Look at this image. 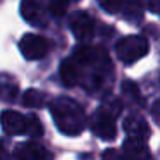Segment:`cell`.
Returning <instances> with one entry per match:
<instances>
[{
  "label": "cell",
  "instance_id": "cell-1",
  "mask_svg": "<svg viewBox=\"0 0 160 160\" xmlns=\"http://www.w3.org/2000/svg\"><path fill=\"white\" fill-rule=\"evenodd\" d=\"M71 59L78 67V78H79L78 84L88 90H100L114 76V67H112L110 59L107 52L100 47H78L76 52L71 55Z\"/></svg>",
  "mask_w": 160,
  "mask_h": 160
},
{
  "label": "cell",
  "instance_id": "cell-2",
  "mask_svg": "<svg viewBox=\"0 0 160 160\" xmlns=\"http://www.w3.org/2000/svg\"><path fill=\"white\" fill-rule=\"evenodd\" d=\"M50 112L57 129L66 136H79L86 126V115L83 107L72 98H55L50 105Z\"/></svg>",
  "mask_w": 160,
  "mask_h": 160
},
{
  "label": "cell",
  "instance_id": "cell-3",
  "mask_svg": "<svg viewBox=\"0 0 160 160\" xmlns=\"http://www.w3.org/2000/svg\"><path fill=\"white\" fill-rule=\"evenodd\" d=\"M148 40L141 35H129L115 43V55L124 64H132L148 53Z\"/></svg>",
  "mask_w": 160,
  "mask_h": 160
},
{
  "label": "cell",
  "instance_id": "cell-4",
  "mask_svg": "<svg viewBox=\"0 0 160 160\" xmlns=\"http://www.w3.org/2000/svg\"><path fill=\"white\" fill-rule=\"evenodd\" d=\"M90 128L97 138L103 139V141H112L117 136V126H115V117L107 114L105 110L98 108L90 121Z\"/></svg>",
  "mask_w": 160,
  "mask_h": 160
},
{
  "label": "cell",
  "instance_id": "cell-5",
  "mask_svg": "<svg viewBox=\"0 0 160 160\" xmlns=\"http://www.w3.org/2000/svg\"><path fill=\"white\" fill-rule=\"evenodd\" d=\"M50 43L40 35H24L19 42V50H21L22 57L28 60H40L48 53Z\"/></svg>",
  "mask_w": 160,
  "mask_h": 160
},
{
  "label": "cell",
  "instance_id": "cell-6",
  "mask_svg": "<svg viewBox=\"0 0 160 160\" xmlns=\"http://www.w3.org/2000/svg\"><path fill=\"white\" fill-rule=\"evenodd\" d=\"M48 9L43 0H21V16L35 26H45L48 21Z\"/></svg>",
  "mask_w": 160,
  "mask_h": 160
},
{
  "label": "cell",
  "instance_id": "cell-7",
  "mask_svg": "<svg viewBox=\"0 0 160 160\" xmlns=\"http://www.w3.org/2000/svg\"><path fill=\"white\" fill-rule=\"evenodd\" d=\"M0 126L7 134L19 136V134H28V126L29 121L22 114L16 110H4L0 114Z\"/></svg>",
  "mask_w": 160,
  "mask_h": 160
},
{
  "label": "cell",
  "instance_id": "cell-8",
  "mask_svg": "<svg viewBox=\"0 0 160 160\" xmlns=\"http://www.w3.org/2000/svg\"><path fill=\"white\" fill-rule=\"evenodd\" d=\"M14 158L16 160H53V155L50 150H47L40 143L26 141L16 146Z\"/></svg>",
  "mask_w": 160,
  "mask_h": 160
},
{
  "label": "cell",
  "instance_id": "cell-9",
  "mask_svg": "<svg viewBox=\"0 0 160 160\" xmlns=\"http://www.w3.org/2000/svg\"><path fill=\"white\" fill-rule=\"evenodd\" d=\"M69 28L72 31V35L76 36L78 40H88L93 36L95 33V21L90 14L86 12H74L69 19Z\"/></svg>",
  "mask_w": 160,
  "mask_h": 160
},
{
  "label": "cell",
  "instance_id": "cell-10",
  "mask_svg": "<svg viewBox=\"0 0 160 160\" xmlns=\"http://www.w3.org/2000/svg\"><path fill=\"white\" fill-rule=\"evenodd\" d=\"M124 150V158L126 160H148L150 158V150L146 146V141L138 138H128L122 143Z\"/></svg>",
  "mask_w": 160,
  "mask_h": 160
},
{
  "label": "cell",
  "instance_id": "cell-11",
  "mask_svg": "<svg viewBox=\"0 0 160 160\" xmlns=\"http://www.w3.org/2000/svg\"><path fill=\"white\" fill-rule=\"evenodd\" d=\"M124 129L128 132V138H138V139H146L150 138V126L146 124L145 119L136 117V115H131L124 121Z\"/></svg>",
  "mask_w": 160,
  "mask_h": 160
},
{
  "label": "cell",
  "instance_id": "cell-12",
  "mask_svg": "<svg viewBox=\"0 0 160 160\" xmlns=\"http://www.w3.org/2000/svg\"><path fill=\"white\" fill-rule=\"evenodd\" d=\"M60 78H62V83L66 86H76L78 81H79V78H78V67L71 57L64 59V62L60 64Z\"/></svg>",
  "mask_w": 160,
  "mask_h": 160
},
{
  "label": "cell",
  "instance_id": "cell-13",
  "mask_svg": "<svg viewBox=\"0 0 160 160\" xmlns=\"http://www.w3.org/2000/svg\"><path fill=\"white\" fill-rule=\"evenodd\" d=\"M22 103H24V107H35V108L45 107V103H47V95L42 93L40 90L29 88V90L24 91V95H22Z\"/></svg>",
  "mask_w": 160,
  "mask_h": 160
},
{
  "label": "cell",
  "instance_id": "cell-14",
  "mask_svg": "<svg viewBox=\"0 0 160 160\" xmlns=\"http://www.w3.org/2000/svg\"><path fill=\"white\" fill-rule=\"evenodd\" d=\"M18 95V83L11 76H0V100H14Z\"/></svg>",
  "mask_w": 160,
  "mask_h": 160
},
{
  "label": "cell",
  "instance_id": "cell-15",
  "mask_svg": "<svg viewBox=\"0 0 160 160\" xmlns=\"http://www.w3.org/2000/svg\"><path fill=\"white\" fill-rule=\"evenodd\" d=\"M124 18L129 19V21H138V19L143 18L141 0H128L126 11H124Z\"/></svg>",
  "mask_w": 160,
  "mask_h": 160
},
{
  "label": "cell",
  "instance_id": "cell-16",
  "mask_svg": "<svg viewBox=\"0 0 160 160\" xmlns=\"http://www.w3.org/2000/svg\"><path fill=\"white\" fill-rule=\"evenodd\" d=\"M122 91H124V95L129 98V100H134V102H138V103H143V98H141V95H139L138 86H136L132 81H124V83H122Z\"/></svg>",
  "mask_w": 160,
  "mask_h": 160
},
{
  "label": "cell",
  "instance_id": "cell-17",
  "mask_svg": "<svg viewBox=\"0 0 160 160\" xmlns=\"http://www.w3.org/2000/svg\"><path fill=\"white\" fill-rule=\"evenodd\" d=\"M71 2H76V0H48V11L55 16H62L66 14Z\"/></svg>",
  "mask_w": 160,
  "mask_h": 160
},
{
  "label": "cell",
  "instance_id": "cell-18",
  "mask_svg": "<svg viewBox=\"0 0 160 160\" xmlns=\"http://www.w3.org/2000/svg\"><path fill=\"white\" fill-rule=\"evenodd\" d=\"M100 7L103 9L108 14H115V12H121L124 7V0H97Z\"/></svg>",
  "mask_w": 160,
  "mask_h": 160
},
{
  "label": "cell",
  "instance_id": "cell-19",
  "mask_svg": "<svg viewBox=\"0 0 160 160\" xmlns=\"http://www.w3.org/2000/svg\"><path fill=\"white\" fill-rule=\"evenodd\" d=\"M102 110H105L107 114H110L112 117H117V115L122 112V103H121V100H117V98H110V100L103 102Z\"/></svg>",
  "mask_w": 160,
  "mask_h": 160
},
{
  "label": "cell",
  "instance_id": "cell-20",
  "mask_svg": "<svg viewBox=\"0 0 160 160\" xmlns=\"http://www.w3.org/2000/svg\"><path fill=\"white\" fill-rule=\"evenodd\" d=\"M29 121V126H28V134L29 136H35V138H40L43 132V128H42V122L38 121L36 115H29L28 117Z\"/></svg>",
  "mask_w": 160,
  "mask_h": 160
},
{
  "label": "cell",
  "instance_id": "cell-21",
  "mask_svg": "<svg viewBox=\"0 0 160 160\" xmlns=\"http://www.w3.org/2000/svg\"><path fill=\"white\" fill-rule=\"evenodd\" d=\"M102 160H126V158L117 150H105L103 155H102Z\"/></svg>",
  "mask_w": 160,
  "mask_h": 160
},
{
  "label": "cell",
  "instance_id": "cell-22",
  "mask_svg": "<svg viewBox=\"0 0 160 160\" xmlns=\"http://www.w3.org/2000/svg\"><path fill=\"white\" fill-rule=\"evenodd\" d=\"M0 160H9V152L2 141H0Z\"/></svg>",
  "mask_w": 160,
  "mask_h": 160
},
{
  "label": "cell",
  "instance_id": "cell-23",
  "mask_svg": "<svg viewBox=\"0 0 160 160\" xmlns=\"http://www.w3.org/2000/svg\"><path fill=\"white\" fill-rule=\"evenodd\" d=\"M153 117H155L157 119V121H158L160 122V100L158 102H155V105H153Z\"/></svg>",
  "mask_w": 160,
  "mask_h": 160
},
{
  "label": "cell",
  "instance_id": "cell-24",
  "mask_svg": "<svg viewBox=\"0 0 160 160\" xmlns=\"http://www.w3.org/2000/svg\"><path fill=\"white\" fill-rule=\"evenodd\" d=\"M158 14H160V12H158Z\"/></svg>",
  "mask_w": 160,
  "mask_h": 160
}]
</instances>
